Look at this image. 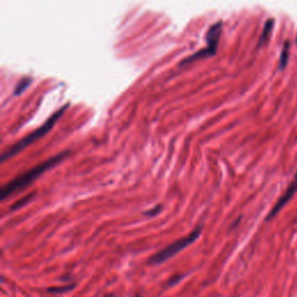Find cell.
I'll use <instances>...</instances> for the list:
<instances>
[{
	"mask_svg": "<svg viewBox=\"0 0 297 297\" xmlns=\"http://www.w3.org/2000/svg\"><path fill=\"white\" fill-rule=\"evenodd\" d=\"M201 232H202V227L200 225V227L193 230L188 236L180 238V239L173 241L172 244L167 245L166 248L160 250L156 254H153V256L149 259V263L150 265H159V263L169 260L170 258L175 256V254L179 253L180 251L186 249L187 246L193 244L196 239H199Z\"/></svg>",
	"mask_w": 297,
	"mask_h": 297,
	"instance_id": "cell-3",
	"label": "cell"
},
{
	"mask_svg": "<svg viewBox=\"0 0 297 297\" xmlns=\"http://www.w3.org/2000/svg\"><path fill=\"white\" fill-rule=\"evenodd\" d=\"M34 196H35V193H31L29 195H27V196H24V198H22L21 200H19V201H16V202L13 204V206H12V210H16V209H20V208H22V207H24L26 206V204H28L29 202H31V201L34 199Z\"/></svg>",
	"mask_w": 297,
	"mask_h": 297,
	"instance_id": "cell-8",
	"label": "cell"
},
{
	"mask_svg": "<svg viewBox=\"0 0 297 297\" xmlns=\"http://www.w3.org/2000/svg\"><path fill=\"white\" fill-rule=\"evenodd\" d=\"M160 210H161V207H156V208H154V209H153V210H149V211H145V212H144V214H145V215H156V214H157V212H159V211H160Z\"/></svg>",
	"mask_w": 297,
	"mask_h": 297,
	"instance_id": "cell-11",
	"label": "cell"
},
{
	"mask_svg": "<svg viewBox=\"0 0 297 297\" xmlns=\"http://www.w3.org/2000/svg\"><path fill=\"white\" fill-rule=\"evenodd\" d=\"M297 193V173L294 175V179L291 180V182L288 185L287 190L284 191V193L280 196V199L277 201V203L274 204V207L272 210L269 211V214L267 215L266 221H269L273 219V217L277 216L279 214V211L286 206V204L289 202V201L292 199V196Z\"/></svg>",
	"mask_w": 297,
	"mask_h": 297,
	"instance_id": "cell-5",
	"label": "cell"
},
{
	"mask_svg": "<svg viewBox=\"0 0 297 297\" xmlns=\"http://www.w3.org/2000/svg\"><path fill=\"white\" fill-rule=\"evenodd\" d=\"M221 34H222V22L221 21H219V22L214 23L212 26H210V28L208 29L207 35H206V40H207L206 49H202L196 53L191 55L190 57L186 58V60H183L181 63H180V65L182 66L185 64H188V63H191V62L198 61V60H200V58L214 56L216 53L217 44H219Z\"/></svg>",
	"mask_w": 297,
	"mask_h": 297,
	"instance_id": "cell-4",
	"label": "cell"
},
{
	"mask_svg": "<svg viewBox=\"0 0 297 297\" xmlns=\"http://www.w3.org/2000/svg\"><path fill=\"white\" fill-rule=\"evenodd\" d=\"M274 23H275L274 19L271 18L266 21L265 24H263L261 35L260 37H259V41H258V48H261L262 45H265L267 42L269 41L272 32H273V28H274Z\"/></svg>",
	"mask_w": 297,
	"mask_h": 297,
	"instance_id": "cell-6",
	"label": "cell"
},
{
	"mask_svg": "<svg viewBox=\"0 0 297 297\" xmlns=\"http://www.w3.org/2000/svg\"><path fill=\"white\" fill-rule=\"evenodd\" d=\"M296 43H297V37H296Z\"/></svg>",
	"mask_w": 297,
	"mask_h": 297,
	"instance_id": "cell-13",
	"label": "cell"
},
{
	"mask_svg": "<svg viewBox=\"0 0 297 297\" xmlns=\"http://www.w3.org/2000/svg\"><path fill=\"white\" fill-rule=\"evenodd\" d=\"M68 154H69L68 151L56 154V156L48 159L47 161L42 163V164L35 166L34 169L29 170L28 172L19 175L18 178L12 180L11 182L6 183V185L2 188V192H0V199L5 200L7 196L12 195L13 193H15V192L23 190L24 187L28 186L29 183H32L34 180H36L42 173H44L45 171H48L51 169V167H55L57 164H60V163L66 156H68Z\"/></svg>",
	"mask_w": 297,
	"mask_h": 297,
	"instance_id": "cell-1",
	"label": "cell"
},
{
	"mask_svg": "<svg viewBox=\"0 0 297 297\" xmlns=\"http://www.w3.org/2000/svg\"><path fill=\"white\" fill-rule=\"evenodd\" d=\"M104 297H113V295H106Z\"/></svg>",
	"mask_w": 297,
	"mask_h": 297,
	"instance_id": "cell-12",
	"label": "cell"
},
{
	"mask_svg": "<svg viewBox=\"0 0 297 297\" xmlns=\"http://www.w3.org/2000/svg\"><path fill=\"white\" fill-rule=\"evenodd\" d=\"M31 82H32L31 78L21 79V80L18 83V86H16V89L14 90V95H18V94L22 93V92L29 86V83H31Z\"/></svg>",
	"mask_w": 297,
	"mask_h": 297,
	"instance_id": "cell-9",
	"label": "cell"
},
{
	"mask_svg": "<svg viewBox=\"0 0 297 297\" xmlns=\"http://www.w3.org/2000/svg\"><path fill=\"white\" fill-rule=\"evenodd\" d=\"M289 53H290V41H286L283 44L281 55H280V61H279V69L283 70L286 68L288 60H289Z\"/></svg>",
	"mask_w": 297,
	"mask_h": 297,
	"instance_id": "cell-7",
	"label": "cell"
},
{
	"mask_svg": "<svg viewBox=\"0 0 297 297\" xmlns=\"http://www.w3.org/2000/svg\"><path fill=\"white\" fill-rule=\"evenodd\" d=\"M73 286H69V287H63V288H49L48 291L49 292H60V291H68L70 289H72Z\"/></svg>",
	"mask_w": 297,
	"mask_h": 297,
	"instance_id": "cell-10",
	"label": "cell"
},
{
	"mask_svg": "<svg viewBox=\"0 0 297 297\" xmlns=\"http://www.w3.org/2000/svg\"><path fill=\"white\" fill-rule=\"evenodd\" d=\"M68 107H69V104L62 107L61 110H58L52 116H50V119L47 121V122H45L43 125H41L39 129H36V130L31 132L26 137H23L22 140H20L18 143L14 144L13 146L8 148L2 156V161H5V160H7V159H10L13 156H15V154H18L19 152L22 151V150L26 149L27 146L32 145L33 143H35L36 141H39L40 139H42V137H43L44 135H47V133L50 131V129H51L53 125L56 124L57 121L61 119V116L64 114V112L68 110Z\"/></svg>",
	"mask_w": 297,
	"mask_h": 297,
	"instance_id": "cell-2",
	"label": "cell"
}]
</instances>
